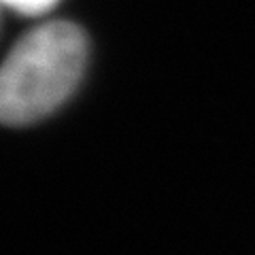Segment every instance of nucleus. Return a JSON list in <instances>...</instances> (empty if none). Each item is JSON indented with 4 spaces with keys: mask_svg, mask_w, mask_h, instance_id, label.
<instances>
[{
    "mask_svg": "<svg viewBox=\"0 0 255 255\" xmlns=\"http://www.w3.org/2000/svg\"><path fill=\"white\" fill-rule=\"evenodd\" d=\"M87 64V36L53 19L26 32L0 64V124L28 126L51 115L77 90Z\"/></svg>",
    "mask_w": 255,
    "mask_h": 255,
    "instance_id": "1",
    "label": "nucleus"
},
{
    "mask_svg": "<svg viewBox=\"0 0 255 255\" xmlns=\"http://www.w3.org/2000/svg\"><path fill=\"white\" fill-rule=\"evenodd\" d=\"M55 4H58V0H0V6H6V9L17 11L21 15H30V17L49 13Z\"/></svg>",
    "mask_w": 255,
    "mask_h": 255,
    "instance_id": "2",
    "label": "nucleus"
}]
</instances>
